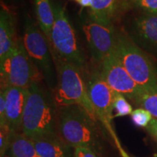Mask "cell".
Returning a JSON list of instances; mask_svg holds the SVG:
<instances>
[{
    "label": "cell",
    "instance_id": "29",
    "mask_svg": "<svg viewBox=\"0 0 157 157\" xmlns=\"http://www.w3.org/2000/svg\"><path fill=\"white\" fill-rule=\"evenodd\" d=\"M74 1H76H76H77V0H74Z\"/></svg>",
    "mask_w": 157,
    "mask_h": 157
},
{
    "label": "cell",
    "instance_id": "19",
    "mask_svg": "<svg viewBox=\"0 0 157 157\" xmlns=\"http://www.w3.org/2000/svg\"><path fill=\"white\" fill-rule=\"evenodd\" d=\"M113 110L116 113L113 115L115 117H122L131 115L132 113V106L127 101V98L122 94L114 92V101H113Z\"/></svg>",
    "mask_w": 157,
    "mask_h": 157
},
{
    "label": "cell",
    "instance_id": "26",
    "mask_svg": "<svg viewBox=\"0 0 157 157\" xmlns=\"http://www.w3.org/2000/svg\"><path fill=\"white\" fill-rule=\"evenodd\" d=\"M76 2L82 7H88V8H90L92 7V5H93V0H77Z\"/></svg>",
    "mask_w": 157,
    "mask_h": 157
},
{
    "label": "cell",
    "instance_id": "22",
    "mask_svg": "<svg viewBox=\"0 0 157 157\" xmlns=\"http://www.w3.org/2000/svg\"><path fill=\"white\" fill-rule=\"evenodd\" d=\"M13 131L7 124L0 126V155L4 157L7 154Z\"/></svg>",
    "mask_w": 157,
    "mask_h": 157
},
{
    "label": "cell",
    "instance_id": "8",
    "mask_svg": "<svg viewBox=\"0 0 157 157\" xmlns=\"http://www.w3.org/2000/svg\"><path fill=\"white\" fill-rule=\"evenodd\" d=\"M22 39L29 57L44 79L49 84L53 82L55 64L50 42L40 28L29 17H25Z\"/></svg>",
    "mask_w": 157,
    "mask_h": 157
},
{
    "label": "cell",
    "instance_id": "14",
    "mask_svg": "<svg viewBox=\"0 0 157 157\" xmlns=\"http://www.w3.org/2000/svg\"><path fill=\"white\" fill-rule=\"evenodd\" d=\"M18 39L16 36L15 15L8 7L2 4L0 10V62L13 52Z\"/></svg>",
    "mask_w": 157,
    "mask_h": 157
},
{
    "label": "cell",
    "instance_id": "20",
    "mask_svg": "<svg viewBox=\"0 0 157 157\" xmlns=\"http://www.w3.org/2000/svg\"><path fill=\"white\" fill-rule=\"evenodd\" d=\"M131 119L135 126L146 128L152 120L153 117L147 110L143 108H137L133 110L131 113Z\"/></svg>",
    "mask_w": 157,
    "mask_h": 157
},
{
    "label": "cell",
    "instance_id": "6",
    "mask_svg": "<svg viewBox=\"0 0 157 157\" xmlns=\"http://www.w3.org/2000/svg\"><path fill=\"white\" fill-rule=\"evenodd\" d=\"M1 89L17 87L29 89L44 79L42 74L27 54L22 38L10 54L0 62Z\"/></svg>",
    "mask_w": 157,
    "mask_h": 157
},
{
    "label": "cell",
    "instance_id": "15",
    "mask_svg": "<svg viewBox=\"0 0 157 157\" xmlns=\"http://www.w3.org/2000/svg\"><path fill=\"white\" fill-rule=\"evenodd\" d=\"M37 154L40 157H74V148L58 135L35 139Z\"/></svg>",
    "mask_w": 157,
    "mask_h": 157
},
{
    "label": "cell",
    "instance_id": "28",
    "mask_svg": "<svg viewBox=\"0 0 157 157\" xmlns=\"http://www.w3.org/2000/svg\"><path fill=\"white\" fill-rule=\"evenodd\" d=\"M4 157H9V156H7V155H5V156H4Z\"/></svg>",
    "mask_w": 157,
    "mask_h": 157
},
{
    "label": "cell",
    "instance_id": "7",
    "mask_svg": "<svg viewBox=\"0 0 157 157\" xmlns=\"http://www.w3.org/2000/svg\"><path fill=\"white\" fill-rule=\"evenodd\" d=\"M85 76L88 95L95 109L98 121H101L117 145L120 141L112 126L114 91L104 80L98 66L92 69L87 68Z\"/></svg>",
    "mask_w": 157,
    "mask_h": 157
},
{
    "label": "cell",
    "instance_id": "10",
    "mask_svg": "<svg viewBox=\"0 0 157 157\" xmlns=\"http://www.w3.org/2000/svg\"><path fill=\"white\" fill-rule=\"evenodd\" d=\"M93 61L98 66L113 52L117 42L114 25H105L89 20L82 26Z\"/></svg>",
    "mask_w": 157,
    "mask_h": 157
},
{
    "label": "cell",
    "instance_id": "18",
    "mask_svg": "<svg viewBox=\"0 0 157 157\" xmlns=\"http://www.w3.org/2000/svg\"><path fill=\"white\" fill-rule=\"evenodd\" d=\"M139 108L147 110L157 119V90H143L133 101Z\"/></svg>",
    "mask_w": 157,
    "mask_h": 157
},
{
    "label": "cell",
    "instance_id": "12",
    "mask_svg": "<svg viewBox=\"0 0 157 157\" xmlns=\"http://www.w3.org/2000/svg\"><path fill=\"white\" fill-rule=\"evenodd\" d=\"M6 123L14 132H21L23 112L29 95V88H6Z\"/></svg>",
    "mask_w": 157,
    "mask_h": 157
},
{
    "label": "cell",
    "instance_id": "9",
    "mask_svg": "<svg viewBox=\"0 0 157 157\" xmlns=\"http://www.w3.org/2000/svg\"><path fill=\"white\" fill-rule=\"evenodd\" d=\"M98 68L104 80L113 91L122 94L132 102L143 90L124 67L114 50L104 58Z\"/></svg>",
    "mask_w": 157,
    "mask_h": 157
},
{
    "label": "cell",
    "instance_id": "23",
    "mask_svg": "<svg viewBox=\"0 0 157 157\" xmlns=\"http://www.w3.org/2000/svg\"><path fill=\"white\" fill-rule=\"evenodd\" d=\"M6 123V90L1 89L0 92V126Z\"/></svg>",
    "mask_w": 157,
    "mask_h": 157
},
{
    "label": "cell",
    "instance_id": "17",
    "mask_svg": "<svg viewBox=\"0 0 157 157\" xmlns=\"http://www.w3.org/2000/svg\"><path fill=\"white\" fill-rule=\"evenodd\" d=\"M34 10L39 27L49 42L55 22V14L50 0H34Z\"/></svg>",
    "mask_w": 157,
    "mask_h": 157
},
{
    "label": "cell",
    "instance_id": "3",
    "mask_svg": "<svg viewBox=\"0 0 157 157\" xmlns=\"http://www.w3.org/2000/svg\"><path fill=\"white\" fill-rule=\"evenodd\" d=\"M57 84L52 98L57 108L78 105L98 121L87 92L85 72L75 65L53 57Z\"/></svg>",
    "mask_w": 157,
    "mask_h": 157
},
{
    "label": "cell",
    "instance_id": "1",
    "mask_svg": "<svg viewBox=\"0 0 157 157\" xmlns=\"http://www.w3.org/2000/svg\"><path fill=\"white\" fill-rule=\"evenodd\" d=\"M57 130L59 136L74 148L87 147L96 152L101 148L98 121L80 105L57 108Z\"/></svg>",
    "mask_w": 157,
    "mask_h": 157
},
{
    "label": "cell",
    "instance_id": "21",
    "mask_svg": "<svg viewBox=\"0 0 157 157\" xmlns=\"http://www.w3.org/2000/svg\"><path fill=\"white\" fill-rule=\"evenodd\" d=\"M129 6L140 9L146 14L157 15V0H127Z\"/></svg>",
    "mask_w": 157,
    "mask_h": 157
},
{
    "label": "cell",
    "instance_id": "25",
    "mask_svg": "<svg viewBox=\"0 0 157 157\" xmlns=\"http://www.w3.org/2000/svg\"><path fill=\"white\" fill-rule=\"evenodd\" d=\"M146 129L149 134L157 141V119L153 118L150 124L146 127Z\"/></svg>",
    "mask_w": 157,
    "mask_h": 157
},
{
    "label": "cell",
    "instance_id": "11",
    "mask_svg": "<svg viewBox=\"0 0 157 157\" xmlns=\"http://www.w3.org/2000/svg\"><path fill=\"white\" fill-rule=\"evenodd\" d=\"M136 44L151 51H157V15L143 14L135 17L128 34Z\"/></svg>",
    "mask_w": 157,
    "mask_h": 157
},
{
    "label": "cell",
    "instance_id": "24",
    "mask_svg": "<svg viewBox=\"0 0 157 157\" xmlns=\"http://www.w3.org/2000/svg\"><path fill=\"white\" fill-rule=\"evenodd\" d=\"M74 157H100L97 152L87 147H76L74 148Z\"/></svg>",
    "mask_w": 157,
    "mask_h": 157
},
{
    "label": "cell",
    "instance_id": "5",
    "mask_svg": "<svg viewBox=\"0 0 157 157\" xmlns=\"http://www.w3.org/2000/svg\"><path fill=\"white\" fill-rule=\"evenodd\" d=\"M114 52L132 79L143 90H157V70L130 36L117 31Z\"/></svg>",
    "mask_w": 157,
    "mask_h": 157
},
{
    "label": "cell",
    "instance_id": "4",
    "mask_svg": "<svg viewBox=\"0 0 157 157\" xmlns=\"http://www.w3.org/2000/svg\"><path fill=\"white\" fill-rule=\"evenodd\" d=\"M55 14L50 44L52 58L71 63L86 71L87 62L78 44L76 31L71 25L65 5L60 1H52Z\"/></svg>",
    "mask_w": 157,
    "mask_h": 157
},
{
    "label": "cell",
    "instance_id": "13",
    "mask_svg": "<svg viewBox=\"0 0 157 157\" xmlns=\"http://www.w3.org/2000/svg\"><path fill=\"white\" fill-rule=\"evenodd\" d=\"M129 5L127 0H93L89 8L90 20L105 25L114 23Z\"/></svg>",
    "mask_w": 157,
    "mask_h": 157
},
{
    "label": "cell",
    "instance_id": "16",
    "mask_svg": "<svg viewBox=\"0 0 157 157\" xmlns=\"http://www.w3.org/2000/svg\"><path fill=\"white\" fill-rule=\"evenodd\" d=\"M6 155L9 157H40L37 154L34 140L22 132L12 133Z\"/></svg>",
    "mask_w": 157,
    "mask_h": 157
},
{
    "label": "cell",
    "instance_id": "27",
    "mask_svg": "<svg viewBox=\"0 0 157 157\" xmlns=\"http://www.w3.org/2000/svg\"><path fill=\"white\" fill-rule=\"evenodd\" d=\"M116 146H117L118 150H119V153H120V154L121 155V156H122V157H130V156H129V154H127V153L124 150V148H122V146H121V143H118V144L116 145Z\"/></svg>",
    "mask_w": 157,
    "mask_h": 157
},
{
    "label": "cell",
    "instance_id": "2",
    "mask_svg": "<svg viewBox=\"0 0 157 157\" xmlns=\"http://www.w3.org/2000/svg\"><path fill=\"white\" fill-rule=\"evenodd\" d=\"M21 132L32 140L58 135L57 107L53 98L39 84H34L29 87Z\"/></svg>",
    "mask_w": 157,
    "mask_h": 157
}]
</instances>
